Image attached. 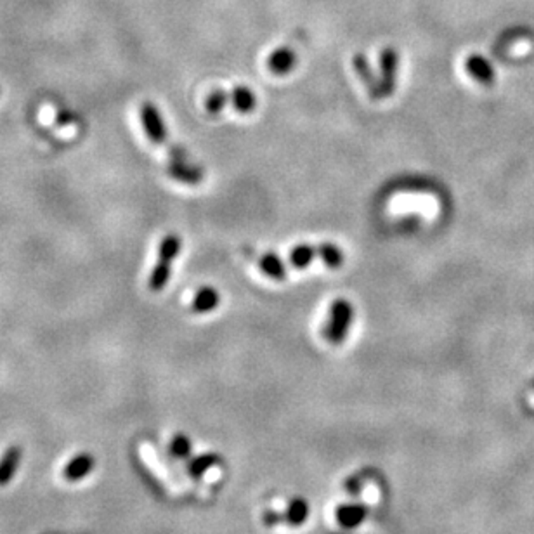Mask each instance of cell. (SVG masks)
<instances>
[{
	"instance_id": "obj_17",
	"label": "cell",
	"mask_w": 534,
	"mask_h": 534,
	"mask_svg": "<svg viewBox=\"0 0 534 534\" xmlns=\"http://www.w3.org/2000/svg\"><path fill=\"white\" fill-rule=\"evenodd\" d=\"M231 103V94L227 90L217 89L210 93L205 99V108L210 115H219Z\"/></svg>"
},
{
	"instance_id": "obj_5",
	"label": "cell",
	"mask_w": 534,
	"mask_h": 534,
	"mask_svg": "<svg viewBox=\"0 0 534 534\" xmlns=\"http://www.w3.org/2000/svg\"><path fill=\"white\" fill-rule=\"evenodd\" d=\"M167 174L177 182L187 186H197L203 181V169L193 165L187 160H170L167 165Z\"/></svg>"
},
{
	"instance_id": "obj_1",
	"label": "cell",
	"mask_w": 534,
	"mask_h": 534,
	"mask_svg": "<svg viewBox=\"0 0 534 534\" xmlns=\"http://www.w3.org/2000/svg\"><path fill=\"white\" fill-rule=\"evenodd\" d=\"M139 117H141L142 129H145L147 139H150L153 145L167 147L170 160H187L184 151L179 150V147H175L169 142V134H167L165 122H163L160 110H158L153 103H142L141 108H139Z\"/></svg>"
},
{
	"instance_id": "obj_19",
	"label": "cell",
	"mask_w": 534,
	"mask_h": 534,
	"mask_svg": "<svg viewBox=\"0 0 534 534\" xmlns=\"http://www.w3.org/2000/svg\"><path fill=\"white\" fill-rule=\"evenodd\" d=\"M215 464H217V456H214V454H205V456H198V458H194V460H191L189 467L187 468H189L191 476L198 477V476H201L206 468H210Z\"/></svg>"
},
{
	"instance_id": "obj_20",
	"label": "cell",
	"mask_w": 534,
	"mask_h": 534,
	"mask_svg": "<svg viewBox=\"0 0 534 534\" xmlns=\"http://www.w3.org/2000/svg\"><path fill=\"white\" fill-rule=\"evenodd\" d=\"M170 453H172L174 456H177V458H186L187 454L191 453L189 439H187L186 436H182V434L175 436L172 442H170Z\"/></svg>"
},
{
	"instance_id": "obj_4",
	"label": "cell",
	"mask_w": 534,
	"mask_h": 534,
	"mask_svg": "<svg viewBox=\"0 0 534 534\" xmlns=\"http://www.w3.org/2000/svg\"><path fill=\"white\" fill-rule=\"evenodd\" d=\"M397 71H399V54L392 47H387L380 54V77H378L384 99L396 93Z\"/></svg>"
},
{
	"instance_id": "obj_9",
	"label": "cell",
	"mask_w": 534,
	"mask_h": 534,
	"mask_svg": "<svg viewBox=\"0 0 534 534\" xmlns=\"http://www.w3.org/2000/svg\"><path fill=\"white\" fill-rule=\"evenodd\" d=\"M221 304V293L212 286H203L194 295L193 302H191V310L197 314H206L212 313Z\"/></svg>"
},
{
	"instance_id": "obj_18",
	"label": "cell",
	"mask_w": 534,
	"mask_h": 534,
	"mask_svg": "<svg viewBox=\"0 0 534 534\" xmlns=\"http://www.w3.org/2000/svg\"><path fill=\"white\" fill-rule=\"evenodd\" d=\"M309 515V505L305 503V500L302 498H297L290 503L288 512H286V520L290 522L292 525H300L304 524L305 519Z\"/></svg>"
},
{
	"instance_id": "obj_3",
	"label": "cell",
	"mask_w": 534,
	"mask_h": 534,
	"mask_svg": "<svg viewBox=\"0 0 534 534\" xmlns=\"http://www.w3.org/2000/svg\"><path fill=\"white\" fill-rule=\"evenodd\" d=\"M354 321V305L347 298H337L330 305L328 321L323 326V337L332 345H340L347 338Z\"/></svg>"
},
{
	"instance_id": "obj_12",
	"label": "cell",
	"mask_w": 534,
	"mask_h": 534,
	"mask_svg": "<svg viewBox=\"0 0 534 534\" xmlns=\"http://www.w3.org/2000/svg\"><path fill=\"white\" fill-rule=\"evenodd\" d=\"M19 461H21V449L16 446L2 454V458H0V486L9 484L19 467Z\"/></svg>"
},
{
	"instance_id": "obj_8",
	"label": "cell",
	"mask_w": 534,
	"mask_h": 534,
	"mask_svg": "<svg viewBox=\"0 0 534 534\" xmlns=\"http://www.w3.org/2000/svg\"><path fill=\"white\" fill-rule=\"evenodd\" d=\"M465 68L477 82L484 83V85H493L494 82V70L491 63L486 61L479 54H470L468 59L465 61Z\"/></svg>"
},
{
	"instance_id": "obj_13",
	"label": "cell",
	"mask_w": 534,
	"mask_h": 534,
	"mask_svg": "<svg viewBox=\"0 0 534 534\" xmlns=\"http://www.w3.org/2000/svg\"><path fill=\"white\" fill-rule=\"evenodd\" d=\"M258 267L266 276H269L274 281H285L286 278V266L285 262L278 257L276 253L267 252L258 257Z\"/></svg>"
},
{
	"instance_id": "obj_14",
	"label": "cell",
	"mask_w": 534,
	"mask_h": 534,
	"mask_svg": "<svg viewBox=\"0 0 534 534\" xmlns=\"http://www.w3.org/2000/svg\"><path fill=\"white\" fill-rule=\"evenodd\" d=\"M94 468V458L90 454H78L75 456L65 468V477L68 481H80L90 473Z\"/></svg>"
},
{
	"instance_id": "obj_7",
	"label": "cell",
	"mask_w": 534,
	"mask_h": 534,
	"mask_svg": "<svg viewBox=\"0 0 534 534\" xmlns=\"http://www.w3.org/2000/svg\"><path fill=\"white\" fill-rule=\"evenodd\" d=\"M295 65H297V56L290 47H280L267 59V68H269L271 73L278 75V77L288 75Z\"/></svg>"
},
{
	"instance_id": "obj_6",
	"label": "cell",
	"mask_w": 534,
	"mask_h": 534,
	"mask_svg": "<svg viewBox=\"0 0 534 534\" xmlns=\"http://www.w3.org/2000/svg\"><path fill=\"white\" fill-rule=\"evenodd\" d=\"M352 65H354V70H356V73L360 75L362 83H365L370 98H372L373 101L384 99V95H382V89H380V78H377V75L373 73V70H372V66H370L366 56L357 53L356 56H354Z\"/></svg>"
},
{
	"instance_id": "obj_2",
	"label": "cell",
	"mask_w": 534,
	"mask_h": 534,
	"mask_svg": "<svg viewBox=\"0 0 534 534\" xmlns=\"http://www.w3.org/2000/svg\"><path fill=\"white\" fill-rule=\"evenodd\" d=\"M181 236L179 234H167L160 243V250H158V262L155 269L151 271L150 286L151 292H162L170 280V273H172V264L181 252Z\"/></svg>"
},
{
	"instance_id": "obj_11",
	"label": "cell",
	"mask_w": 534,
	"mask_h": 534,
	"mask_svg": "<svg viewBox=\"0 0 534 534\" xmlns=\"http://www.w3.org/2000/svg\"><path fill=\"white\" fill-rule=\"evenodd\" d=\"M231 94V105L236 111H240L241 115H248L257 108V95L252 93V89L245 85H236L233 90H229Z\"/></svg>"
},
{
	"instance_id": "obj_16",
	"label": "cell",
	"mask_w": 534,
	"mask_h": 534,
	"mask_svg": "<svg viewBox=\"0 0 534 534\" xmlns=\"http://www.w3.org/2000/svg\"><path fill=\"white\" fill-rule=\"evenodd\" d=\"M320 250V258L323 261V264L330 267V269H338V267H342V264H344L345 255L342 252L340 246L333 245V243H321Z\"/></svg>"
},
{
	"instance_id": "obj_10",
	"label": "cell",
	"mask_w": 534,
	"mask_h": 534,
	"mask_svg": "<svg viewBox=\"0 0 534 534\" xmlns=\"http://www.w3.org/2000/svg\"><path fill=\"white\" fill-rule=\"evenodd\" d=\"M320 245H297L290 250L288 261L290 266L295 267V269H305V267L310 266V262L320 258Z\"/></svg>"
},
{
	"instance_id": "obj_15",
	"label": "cell",
	"mask_w": 534,
	"mask_h": 534,
	"mask_svg": "<svg viewBox=\"0 0 534 534\" xmlns=\"http://www.w3.org/2000/svg\"><path fill=\"white\" fill-rule=\"evenodd\" d=\"M366 517V508L361 505H344L337 510V520L344 528H356Z\"/></svg>"
}]
</instances>
